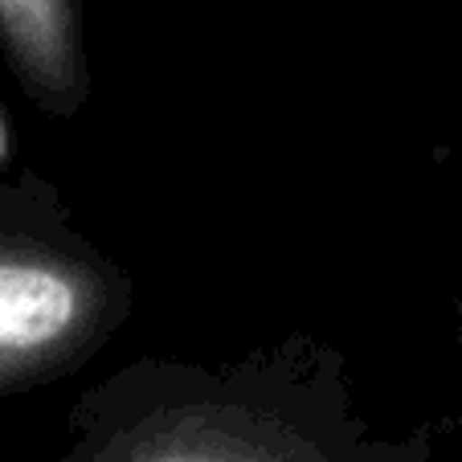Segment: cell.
Here are the masks:
<instances>
[{
  "label": "cell",
  "instance_id": "cell-1",
  "mask_svg": "<svg viewBox=\"0 0 462 462\" xmlns=\"http://www.w3.org/2000/svg\"><path fill=\"white\" fill-rule=\"evenodd\" d=\"M61 462H430V438L376 442L340 356L287 340L221 368H123L79 405Z\"/></svg>",
  "mask_w": 462,
  "mask_h": 462
},
{
  "label": "cell",
  "instance_id": "cell-2",
  "mask_svg": "<svg viewBox=\"0 0 462 462\" xmlns=\"http://www.w3.org/2000/svg\"><path fill=\"white\" fill-rule=\"evenodd\" d=\"M127 307L123 279L70 229L0 226V393L74 368Z\"/></svg>",
  "mask_w": 462,
  "mask_h": 462
},
{
  "label": "cell",
  "instance_id": "cell-3",
  "mask_svg": "<svg viewBox=\"0 0 462 462\" xmlns=\"http://www.w3.org/2000/svg\"><path fill=\"white\" fill-rule=\"evenodd\" d=\"M0 45L42 103L70 111L82 98L79 0H0Z\"/></svg>",
  "mask_w": 462,
  "mask_h": 462
},
{
  "label": "cell",
  "instance_id": "cell-4",
  "mask_svg": "<svg viewBox=\"0 0 462 462\" xmlns=\"http://www.w3.org/2000/svg\"><path fill=\"white\" fill-rule=\"evenodd\" d=\"M0 156H5V123H0Z\"/></svg>",
  "mask_w": 462,
  "mask_h": 462
},
{
  "label": "cell",
  "instance_id": "cell-5",
  "mask_svg": "<svg viewBox=\"0 0 462 462\" xmlns=\"http://www.w3.org/2000/svg\"><path fill=\"white\" fill-rule=\"evenodd\" d=\"M458 340H462V319H458Z\"/></svg>",
  "mask_w": 462,
  "mask_h": 462
},
{
  "label": "cell",
  "instance_id": "cell-6",
  "mask_svg": "<svg viewBox=\"0 0 462 462\" xmlns=\"http://www.w3.org/2000/svg\"><path fill=\"white\" fill-rule=\"evenodd\" d=\"M458 462H462V458H458Z\"/></svg>",
  "mask_w": 462,
  "mask_h": 462
}]
</instances>
